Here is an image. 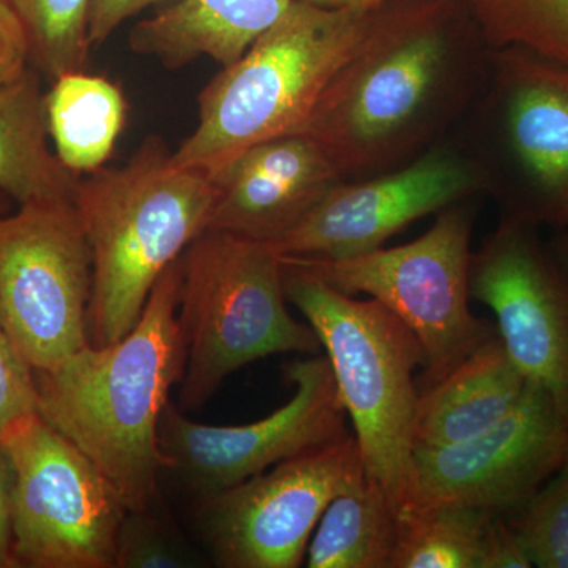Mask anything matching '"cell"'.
<instances>
[{
	"instance_id": "2",
	"label": "cell",
	"mask_w": 568,
	"mask_h": 568,
	"mask_svg": "<svg viewBox=\"0 0 568 568\" xmlns=\"http://www.w3.org/2000/svg\"><path fill=\"white\" fill-rule=\"evenodd\" d=\"M182 276L181 257L156 282L123 338L88 345L50 372L33 373L39 416L88 455L126 510L159 503L160 420L185 365Z\"/></svg>"
},
{
	"instance_id": "9",
	"label": "cell",
	"mask_w": 568,
	"mask_h": 568,
	"mask_svg": "<svg viewBox=\"0 0 568 568\" xmlns=\"http://www.w3.org/2000/svg\"><path fill=\"white\" fill-rule=\"evenodd\" d=\"M92 254L73 200L0 215V324L33 373L89 343Z\"/></svg>"
},
{
	"instance_id": "26",
	"label": "cell",
	"mask_w": 568,
	"mask_h": 568,
	"mask_svg": "<svg viewBox=\"0 0 568 568\" xmlns=\"http://www.w3.org/2000/svg\"><path fill=\"white\" fill-rule=\"evenodd\" d=\"M507 519L530 566L568 568V463Z\"/></svg>"
},
{
	"instance_id": "18",
	"label": "cell",
	"mask_w": 568,
	"mask_h": 568,
	"mask_svg": "<svg viewBox=\"0 0 568 568\" xmlns=\"http://www.w3.org/2000/svg\"><path fill=\"white\" fill-rule=\"evenodd\" d=\"M528 387L496 331L443 379L418 390L416 450L454 446L481 435L518 406Z\"/></svg>"
},
{
	"instance_id": "5",
	"label": "cell",
	"mask_w": 568,
	"mask_h": 568,
	"mask_svg": "<svg viewBox=\"0 0 568 568\" xmlns=\"http://www.w3.org/2000/svg\"><path fill=\"white\" fill-rule=\"evenodd\" d=\"M283 283L287 302L325 349L366 480L383 489L403 517L416 452L414 372L425 361L417 336L375 298L339 293L284 261Z\"/></svg>"
},
{
	"instance_id": "8",
	"label": "cell",
	"mask_w": 568,
	"mask_h": 568,
	"mask_svg": "<svg viewBox=\"0 0 568 568\" xmlns=\"http://www.w3.org/2000/svg\"><path fill=\"white\" fill-rule=\"evenodd\" d=\"M469 197L436 213L435 223L416 241L345 260L283 257L305 274L347 295L365 294L395 313L424 349L417 392L443 379L496 325L469 308L477 200Z\"/></svg>"
},
{
	"instance_id": "10",
	"label": "cell",
	"mask_w": 568,
	"mask_h": 568,
	"mask_svg": "<svg viewBox=\"0 0 568 568\" xmlns=\"http://www.w3.org/2000/svg\"><path fill=\"white\" fill-rule=\"evenodd\" d=\"M2 444L13 466L14 556L20 568H114L126 514L88 455L39 416Z\"/></svg>"
},
{
	"instance_id": "24",
	"label": "cell",
	"mask_w": 568,
	"mask_h": 568,
	"mask_svg": "<svg viewBox=\"0 0 568 568\" xmlns=\"http://www.w3.org/2000/svg\"><path fill=\"white\" fill-rule=\"evenodd\" d=\"M489 47H521L568 63V0H465Z\"/></svg>"
},
{
	"instance_id": "16",
	"label": "cell",
	"mask_w": 568,
	"mask_h": 568,
	"mask_svg": "<svg viewBox=\"0 0 568 568\" xmlns=\"http://www.w3.org/2000/svg\"><path fill=\"white\" fill-rule=\"evenodd\" d=\"M216 197L209 230L274 244L343 181L306 133L283 134L246 149L211 175Z\"/></svg>"
},
{
	"instance_id": "13",
	"label": "cell",
	"mask_w": 568,
	"mask_h": 568,
	"mask_svg": "<svg viewBox=\"0 0 568 568\" xmlns=\"http://www.w3.org/2000/svg\"><path fill=\"white\" fill-rule=\"evenodd\" d=\"M567 463L568 425L548 395L529 384L518 406L481 435L414 452L405 515L462 506L510 518Z\"/></svg>"
},
{
	"instance_id": "17",
	"label": "cell",
	"mask_w": 568,
	"mask_h": 568,
	"mask_svg": "<svg viewBox=\"0 0 568 568\" xmlns=\"http://www.w3.org/2000/svg\"><path fill=\"white\" fill-rule=\"evenodd\" d=\"M294 0H174L134 24L130 50L168 70L209 58L231 65Z\"/></svg>"
},
{
	"instance_id": "11",
	"label": "cell",
	"mask_w": 568,
	"mask_h": 568,
	"mask_svg": "<svg viewBox=\"0 0 568 568\" xmlns=\"http://www.w3.org/2000/svg\"><path fill=\"white\" fill-rule=\"evenodd\" d=\"M364 477L361 450L349 433L196 500L212 562L222 568L301 567L325 508Z\"/></svg>"
},
{
	"instance_id": "32",
	"label": "cell",
	"mask_w": 568,
	"mask_h": 568,
	"mask_svg": "<svg viewBox=\"0 0 568 568\" xmlns=\"http://www.w3.org/2000/svg\"><path fill=\"white\" fill-rule=\"evenodd\" d=\"M312 6L334 10H376L390 0H302Z\"/></svg>"
},
{
	"instance_id": "25",
	"label": "cell",
	"mask_w": 568,
	"mask_h": 568,
	"mask_svg": "<svg viewBox=\"0 0 568 568\" xmlns=\"http://www.w3.org/2000/svg\"><path fill=\"white\" fill-rule=\"evenodd\" d=\"M209 559L186 541L156 503L126 510L115 540L114 568H204Z\"/></svg>"
},
{
	"instance_id": "33",
	"label": "cell",
	"mask_w": 568,
	"mask_h": 568,
	"mask_svg": "<svg viewBox=\"0 0 568 568\" xmlns=\"http://www.w3.org/2000/svg\"><path fill=\"white\" fill-rule=\"evenodd\" d=\"M547 244L560 271L568 280V231H559Z\"/></svg>"
},
{
	"instance_id": "3",
	"label": "cell",
	"mask_w": 568,
	"mask_h": 568,
	"mask_svg": "<svg viewBox=\"0 0 568 568\" xmlns=\"http://www.w3.org/2000/svg\"><path fill=\"white\" fill-rule=\"evenodd\" d=\"M215 197L211 175L175 164L156 136L121 166L80 175L73 203L92 254V346L132 331L156 282L209 230Z\"/></svg>"
},
{
	"instance_id": "15",
	"label": "cell",
	"mask_w": 568,
	"mask_h": 568,
	"mask_svg": "<svg viewBox=\"0 0 568 568\" xmlns=\"http://www.w3.org/2000/svg\"><path fill=\"white\" fill-rule=\"evenodd\" d=\"M476 196H484L476 171L450 134L398 170L339 181L271 245L283 257L361 256L410 223Z\"/></svg>"
},
{
	"instance_id": "34",
	"label": "cell",
	"mask_w": 568,
	"mask_h": 568,
	"mask_svg": "<svg viewBox=\"0 0 568 568\" xmlns=\"http://www.w3.org/2000/svg\"><path fill=\"white\" fill-rule=\"evenodd\" d=\"M9 212V197L6 194L0 193V215Z\"/></svg>"
},
{
	"instance_id": "6",
	"label": "cell",
	"mask_w": 568,
	"mask_h": 568,
	"mask_svg": "<svg viewBox=\"0 0 568 568\" xmlns=\"http://www.w3.org/2000/svg\"><path fill=\"white\" fill-rule=\"evenodd\" d=\"M181 409L204 406L237 369L275 354H321L287 308L282 256L268 242L204 231L182 256Z\"/></svg>"
},
{
	"instance_id": "21",
	"label": "cell",
	"mask_w": 568,
	"mask_h": 568,
	"mask_svg": "<svg viewBox=\"0 0 568 568\" xmlns=\"http://www.w3.org/2000/svg\"><path fill=\"white\" fill-rule=\"evenodd\" d=\"M402 517L366 477L328 504L306 549L308 568H390Z\"/></svg>"
},
{
	"instance_id": "1",
	"label": "cell",
	"mask_w": 568,
	"mask_h": 568,
	"mask_svg": "<svg viewBox=\"0 0 568 568\" xmlns=\"http://www.w3.org/2000/svg\"><path fill=\"white\" fill-rule=\"evenodd\" d=\"M491 51L465 0H390L302 133L343 181L406 166L457 129L484 88Z\"/></svg>"
},
{
	"instance_id": "30",
	"label": "cell",
	"mask_w": 568,
	"mask_h": 568,
	"mask_svg": "<svg viewBox=\"0 0 568 568\" xmlns=\"http://www.w3.org/2000/svg\"><path fill=\"white\" fill-rule=\"evenodd\" d=\"M480 568H532L506 517L493 515L488 519Z\"/></svg>"
},
{
	"instance_id": "14",
	"label": "cell",
	"mask_w": 568,
	"mask_h": 568,
	"mask_svg": "<svg viewBox=\"0 0 568 568\" xmlns=\"http://www.w3.org/2000/svg\"><path fill=\"white\" fill-rule=\"evenodd\" d=\"M469 291L495 313L511 362L568 425V280L540 227L500 216L473 252Z\"/></svg>"
},
{
	"instance_id": "19",
	"label": "cell",
	"mask_w": 568,
	"mask_h": 568,
	"mask_svg": "<svg viewBox=\"0 0 568 568\" xmlns=\"http://www.w3.org/2000/svg\"><path fill=\"white\" fill-rule=\"evenodd\" d=\"M80 175L50 149L47 92L29 67L0 85V193L18 205L73 200Z\"/></svg>"
},
{
	"instance_id": "20",
	"label": "cell",
	"mask_w": 568,
	"mask_h": 568,
	"mask_svg": "<svg viewBox=\"0 0 568 568\" xmlns=\"http://www.w3.org/2000/svg\"><path fill=\"white\" fill-rule=\"evenodd\" d=\"M125 95L115 82L85 70L69 71L47 92V121L55 155L77 175L111 159L126 123Z\"/></svg>"
},
{
	"instance_id": "23",
	"label": "cell",
	"mask_w": 568,
	"mask_h": 568,
	"mask_svg": "<svg viewBox=\"0 0 568 568\" xmlns=\"http://www.w3.org/2000/svg\"><path fill=\"white\" fill-rule=\"evenodd\" d=\"M24 24L31 65L48 81L85 70L92 0H7Z\"/></svg>"
},
{
	"instance_id": "27",
	"label": "cell",
	"mask_w": 568,
	"mask_h": 568,
	"mask_svg": "<svg viewBox=\"0 0 568 568\" xmlns=\"http://www.w3.org/2000/svg\"><path fill=\"white\" fill-rule=\"evenodd\" d=\"M37 414L36 377L0 324V440Z\"/></svg>"
},
{
	"instance_id": "31",
	"label": "cell",
	"mask_w": 568,
	"mask_h": 568,
	"mask_svg": "<svg viewBox=\"0 0 568 568\" xmlns=\"http://www.w3.org/2000/svg\"><path fill=\"white\" fill-rule=\"evenodd\" d=\"M13 485V466L0 440V568H20L14 556Z\"/></svg>"
},
{
	"instance_id": "28",
	"label": "cell",
	"mask_w": 568,
	"mask_h": 568,
	"mask_svg": "<svg viewBox=\"0 0 568 568\" xmlns=\"http://www.w3.org/2000/svg\"><path fill=\"white\" fill-rule=\"evenodd\" d=\"M31 65L24 24L7 0H0V85L17 80Z\"/></svg>"
},
{
	"instance_id": "7",
	"label": "cell",
	"mask_w": 568,
	"mask_h": 568,
	"mask_svg": "<svg viewBox=\"0 0 568 568\" xmlns=\"http://www.w3.org/2000/svg\"><path fill=\"white\" fill-rule=\"evenodd\" d=\"M452 138L500 216L568 231V63L495 48L484 88Z\"/></svg>"
},
{
	"instance_id": "22",
	"label": "cell",
	"mask_w": 568,
	"mask_h": 568,
	"mask_svg": "<svg viewBox=\"0 0 568 568\" xmlns=\"http://www.w3.org/2000/svg\"><path fill=\"white\" fill-rule=\"evenodd\" d=\"M480 508L437 506L406 514L390 568H480L488 519Z\"/></svg>"
},
{
	"instance_id": "29",
	"label": "cell",
	"mask_w": 568,
	"mask_h": 568,
	"mask_svg": "<svg viewBox=\"0 0 568 568\" xmlns=\"http://www.w3.org/2000/svg\"><path fill=\"white\" fill-rule=\"evenodd\" d=\"M174 0H92L89 14V40L92 48L102 47L126 21L152 7H164Z\"/></svg>"
},
{
	"instance_id": "12",
	"label": "cell",
	"mask_w": 568,
	"mask_h": 568,
	"mask_svg": "<svg viewBox=\"0 0 568 568\" xmlns=\"http://www.w3.org/2000/svg\"><path fill=\"white\" fill-rule=\"evenodd\" d=\"M294 387L286 405L271 416L237 426L197 424L168 403L159 428L163 470L181 480L196 500L219 495L284 459L349 435L327 355L284 365Z\"/></svg>"
},
{
	"instance_id": "4",
	"label": "cell",
	"mask_w": 568,
	"mask_h": 568,
	"mask_svg": "<svg viewBox=\"0 0 568 568\" xmlns=\"http://www.w3.org/2000/svg\"><path fill=\"white\" fill-rule=\"evenodd\" d=\"M375 10L294 0L248 51L205 84L197 122L173 162L213 175L246 149L302 133L321 93L368 31Z\"/></svg>"
}]
</instances>
